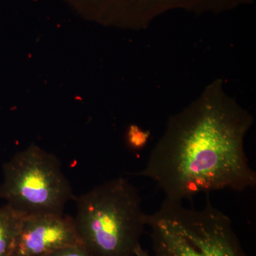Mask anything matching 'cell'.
<instances>
[{"instance_id": "cell-1", "label": "cell", "mask_w": 256, "mask_h": 256, "mask_svg": "<svg viewBox=\"0 0 256 256\" xmlns=\"http://www.w3.org/2000/svg\"><path fill=\"white\" fill-rule=\"evenodd\" d=\"M254 119L217 80L180 114L172 116L146 168L166 200L182 202L200 194L256 186L244 143Z\"/></svg>"}, {"instance_id": "cell-2", "label": "cell", "mask_w": 256, "mask_h": 256, "mask_svg": "<svg viewBox=\"0 0 256 256\" xmlns=\"http://www.w3.org/2000/svg\"><path fill=\"white\" fill-rule=\"evenodd\" d=\"M146 216L137 188L118 178L79 197L74 222L92 256H134Z\"/></svg>"}, {"instance_id": "cell-3", "label": "cell", "mask_w": 256, "mask_h": 256, "mask_svg": "<svg viewBox=\"0 0 256 256\" xmlns=\"http://www.w3.org/2000/svg\"><path fill=\"white\" fill-rule=\"evenodd\" d=\"M156 256H246L228 216L210 201L202 210L166 200L146 216Z\"/></svg>"}, {"instance_id": "cell-4", "label": "cell", "mask_w": 256, "mask_h": 256, "mask_svg": "<svg viewBox=\"0 0 256 256\" xmlns=\"http://www.w3.org/2000/svg\"><path fill=\"white\" fill-rule=\"evenodd\" d=\"M3 175L0 198L23 215L64 214L74 198L60 160L34 144L6 162Z\"/></svg>"}, {"instance_id": "cell-5", "label": "cell", "mask_w": 256, "mask_h": 256, "mask_svg": "<svg viewBox=\"0 0 256 256\" xmlns=\"http://www.w3.org/2000/svg\"><path fill=\"white\" fill-rule=\"evenodd\" d=\"M82 245L74 218L64 214L24 215L15 240L13 256H48Z\"/></svg>"}, {"instance_id": "cell-6", "label": "cell", "mask_w": 256, "mask_h": 256, "mask_svg": "<svg viewBox=\"0 0 256 256\" xmlns=\"http://www.w3.org/2000/svg\"><path fill=\"white\" fill-rule=\"evenodd\" d=\"M122 26L146 28L160 14L172 10L224 11L249 0H101Z\"/></svg>"}, {"instance_id": "cell-7", "label": "cell", "mask_w": 256, "mask_h": 256, "mask_svg": "<svg viewBox=\"0 0 256 256\" xmlns=\"http://www.w3.org/2000/svg\"><path fill=\"white\" fill-rule=\"evenodd\" d=\"M24 216L8 205L0 207V256L14 255L15 240Z\"/></svg>"}, {"instance_id": "cell-8", "label": "cell", "mask_w": 256, "mask_h": 256, "mask_svg": "<svg viewBox=\"0 0 256 256\" xmlns=\"http://www.w3.org/2000/svg\"><path fill=\"white\" fill-rule=\"evenodd\" d=\"M150 132L143 130L136 124H132L128 128L127 140L128 144L134 150H140L148 143Z\"/></svg>"}, {"instance_id": "cell-9", "label": "cell", "mask_w": 256, "mask_h": 256, "mask_svg": "<svg viewBox=\"0 0 256 256\" xmlns=\"http://www.w3.org/2000/svg\"><path fill=\"white\" fill-rule=\"evenodd\" d=\"M48 256H92L84 245L74 246L60 249Z\"/></svg>"}, {"instance_id": "cell-10", "label": "cell", "mask_w": 256, "mask_h": 256, "mask_svg": "<svg viewBox=\"0 0 256 256\" xmlns=\"http://www.w3.org/2000/svg\"><path fill=\"white\" fill-rule=\"evenodd\" d=\"M134 256H151L142 248L140 245L136 248Z\"/></svg>"}]
</instances>
